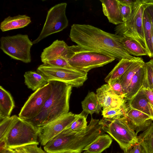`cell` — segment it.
Segmentation results:
<instances>
[{
    "mask_svg": "<svg viewBox=\"0 0 153 153\" xmlns=\"http://www.w3.org/2000/svg\"><path fill=\"white\" fill-rule=\"evenodd\" d=\"M120 36L90 25L79 24L71 26L69 35L72 42L84 48L100 52L120 60L140 59L128 53L119 42Z\"/></svg>",
    "mask_w": 153,
    "mask_h": 153,
    "instance_id": "1",
    "label": "cell"
},
{
    "mask_svg": "<svg viewBox=\"0 0 153 153\" xmlns=\"http://www.w3.org/2000/svg\"><path fill=\"white\" fill-rule=\"evenodd\" d=\"M100 120L91 116L85 129L68 134L60 133L44 146V150L47 153H82L86 146L103 134Z\"/></svg>",
    "mask_w": 153,
    "mask_h": 153,
    "instance_id": "2",
    "label": "cell"
},
{
    "mask_svg": "<svg viewBox=\"0 0 153 153\" xmlns=\"http://www.w3.org/2000/svg\"><path fill=\"white\" fill-rule=\"evenodd\" d=\"M48 82L52 86L50 96L39 114L32 120L28 121L38 127L43 126L69 111L72 86L59 81Z\"/></svg>",
    "mask_w": 153,
    "mask_h": 153,
    "instance_id": "3",
    "label": "cell"
},
{
    "mask_svg": "<svg viewBox=\"0 0 153 153\" xmlns=\"http://www.w3.org/2000/svg\"><path fill=\"white\" fill-rule=\"evenodd\" d=\"M64 57L72 67L87 73L92 69L102 67L116 59L103 53L78 45L69 46Z\"/></svg>",
    "mask_w": 153,
    "mask_h": 153,
    "instance_id": "4",
    "label": "cell"
},
{
    "mask_svg": "<svg viewBox=\"0 0 153 153\" xmlns=\"http://www.w3.org/2000/svg\"><path fill=\"white\" fill-rule=\"evenodd\" d=\"M126 113L112 118H103L100 120L103 131L114 139L123 151L128 150L138 142L137 134L131 127Z\"/></svg>",
    "mask_w": 153,
    "mask_h": 153,
    "instance_id": "5",
    "label": "cell"
},
{
    "mask_svg": "<svg viewBox=\"0 0 153 153\" xmlns=\"http://www.w3.org/2000/svg\"><path fill=\"white\" fill-rule=\"evenodd\" d=\"M42 129V127L18 117L4 140L5 146L15 149L30 144L39 145L37 139Z\"/></svg>",
    "mask_w": 153,
    "mask_h": 153,
    "instance_id": "6",
    "label": "cell"
},
{
    "mask_svg": "<svg viewBox=\"0 0 153 153\" xmlns=\"http://www.w3.org/2000/svg\"><path fill=\"white\" fill-rule=\"evenodd\" d=\"M144 9L142 0H136L130 16L126 22L116 26L114 31L117 35L131 38L138 42L146 49L148 53L143 24Z\"/></svg>",
    "mask_w": 153,
    "mask_h": 153,
    "instance_id": "7",
    "label": "cell"
},
{
    "mask_svg": "<svg viewBox=\"0 0 153 153\" xmlns=\"http://www.w3.org/2000/svg\"><path fill=\"white\" fill-rule=\"evenodd\" d=\"M0 41V49L11 58L25 63L30 62V50L33 44L27 35L2 36Z\"/></svg>",
    "mask_w": 153,
    "mask_h": 153,
    "instance_id": "8",
    "label": "cell"
},
{
    "mask_svg": "<svg viewBox=\"0 0 153 153\" xmlns=\"http://www.w3.org/2000/svg\"><path fill=\"white\" fill-rule=\"evenodd\" d=\"M37 72L42 75L48 82L52 81L63 82L72 87L82 86L87 79V74L79 70L59 68L43 64L37 68Z\"/></svg>",
    "mask_w": 153,
    "mask_h": 153,
    "instance_id": "9",
    "label": "cell"
},
{
    "mask_svg": "<svg viewBox=\"0 0 153 153\" xmlns=\"http://www.w3.org/2000/svg\"><path fill=\"white\" fill-rule=\"evenodd\" d=\"M67 4L62 3L51 7L48 11L45 23L39 36L33 41L37 43L48 36L62 30L68 25L66 15Z\"/></svg>",
    "mask_w": 153,
    "mask_h": 153,
    "instance_id": "10",
    "label": "cell"
},
{
    "mask_svg": "<svg viewBox=\"0 0 153 153\" xmlns=\"http://www.w3.org/2000/svg\"><path fill=\"white\" fill-rule=\"evenodd\" d=\"M52 91V85L49 82L36 91L29 97L21 108L18 117L27 121L34 119L41 112Z\"/></svg>",
    "mask_w": 153,
    "mask_h": 153,
    "instance_id": "11",
    "label": "cell"
},
{
    "mask_svg": "<svg viewBox=\"0 0 153 153\" xmlns=\"http://www.w3.org/2000/svg\"><path fill=\"white\" fill-rule=\"evenodd\" d=\"M76 117V114L68 112L42 127V131L39 137L41 144L44 146L48 142L62 132Z\"/></svg>",
    "mask_w": 153,
    "mask_h": 153,
    "instance_id": "12",
    "label": "cell"
},
{
    "mask_svg": "<svg viewBox=\"0 0 153 153\" xmlns=\"http://www.w3.org/2000/svg\"><path fill=\"white\" fill-rule=\"evenodd\" d=\"M96 95L103 110L120 108L124 105L126 100L124 98L116 95L107 83L102 85L96 91Z\"/></svg>",
    "mask_w": 153,
    "mask_h": 153,
    "instance_id": "13",
    "label": "cell"
},
{
    "mask_svg": "<svg viewBox=\"0 0 153 153\" xmlns=\"http://www.w3.org/2000/svg\"><path fill=\"white\" fill-rule=\"evenodd\" d=\"M126 116L131 127L137 134L140 131L146 130L153 121L148 115L137 110L128 107Z\"/></svg>",
    "mask_w": 153,
    "mask_h": 153,
    "instance_id": "14",
    "label": "cell"
},
{
    "mask_svg": "<svg viewBox=\"0 0 153 153\" xmlns=\"http://www.w3.org/2000/svg\"><path fill=\"white\" fill-rule=\"evenodd\" d=\"M127 104L128 108L137 110L145 113L150 116L153 121V106L148 99L142 87L138 92L128 100Z\"/></svg>",
    "mask_w": 153,
    "mask_h": 153,
    "instance_id": "15",
    "label": "cell"
},
{
    "mask_svg": "<svg viewBox=\"0 0 153 153\" xmlns=\"http://www.w3.org/2000/svg\"><path fill=\"white\" fill-rule=\"evenodd\" d=\"M68 46L63 40L57 39L54 41L50 45L43 50L41 55L42 62L44 63L60 57H64Z\"/></svg>",
    "mask_w": 153,
    "mask_h": 153,
    "instance_id": "16",
    "label": "cell"
},
{
    "mask_svg": "<svg viewBox=\"0 0 153 153\" xmlns=\"http://www.w3.org/2000/svg\"><path fill=\"white\" fill-rule=\"evenodd\" d=\"M102 11L109 22L115 25L123 22L121 14L119 3L118 0H100Z\"/></svg>",
    "mask_w": 153,
    "mask_h": 153,
    "instance_id": "17",
    "label": "cell"
},
{
    "mask_svg": "<svg viewBox=\"0 0 153 153\" xmlns=\"http://www.w3.org/2000/svg\"><path fill=\"white\" fill-rule=\"evenodd\" d=\"M31 22L30 18L25 15L9 16L1 22L0 28L2 32H4L24 27Z\"/></svg>",
    "mask_w": 153,
    "mask_h": 153,
    "instance_id": "18",
    "label": "cell"
},
{
    "mask_svg": "<svg viewBox=\"0 0 153 153\" xmlns=\"http://www.w3.org/2000/svg\"><path fill=\"white\" fill-rule=\"evenodd\" d=\"M112 142V139L108 134L99 135L83 149L87 153H101L109 148Z\"/></svg>",
    "mask_w": 153,
    "mask_h": 153,
    "instance_id": "19",
    "label": "cell"
},
{
    "mask_svg": "<svg viewBox=\"0 0 153 153\" xmlns=\"http://www.w3.org/2000/svg\"><path fill=\"white\" fill-rule=\"evenodd\" d=\"M15 107L11 95L2 86H0V120L10 116Z\"/></svg>",
    "mask_w": 153,
    "mask_h": 153,
    "instance_id": "20",
    "label": "cell"
},
{
    "mask_svg": "<svg viewBox=\"0 0 153 153\" xmlns=\"http://www.w3.org/2000/svg\"><path fill=\"white\" fill-rule=\"evenodd\" d=\"M144 65L137 72L131 79L125 95L124 98L126 101L130 100L142 87L145 78Z\"/></svg>",
    "mask_w": 153,
    "mask_h": 153,
    "instance_id": "21",
    "label": "cell"
},
{
    "mask_svg": "<svg viewBox=\"0 0 153 153\" xmlns=\"http://www.w3.org/2000/svg\"><path fill=\"white\" fill-rule=\"evenodd\" d=\"M119 41L130 55L136 56H148L146 49L134 39L126 36H121Z\"/></svg>",
    "mask_w": 153,
    "mask_h": 153,
    "instance_id": "22",
    "label": "cell"
},
{
    "mask_svg": "<svg viewBox=\"0 0 153 153\" xmlns=\"http://www.w3.org/2000/svg\"><path fill=\"white\" fill-rule=\"evenodd\" d=\"M24 76L25 85L33 91H35L48 83L45 77L37 72L27 71L25 73Z\"/></svg>",
    "mask_w": 153,
    "mask_h": 153,
    "instance_id": "23",
    "label": "cell"
},
{
    "mask_svg": "<svg viewBox=\"0 0 153 153\" xmlns=\"http://www.w3.org/2000/svg\"><path fill=\"white\" fill-rule=\"evenodd\" d=\"M83 111L91 116L94 113L99 114L101 107L98 100L96 94L93 92H89L84 99L82 102Z\"/></svg>",
    "mask_w": 153,
    "mask_h": 153,
    "instance_id": "24",
    "label": "cell"
},
{
    "mask_svg": "<svg viewBox=\"0 0 153 153\" xmlns=\"http://www.w3.org/2000/svg\"><path fill=\"white\" fill-rule=\"evenodd\" d=\"M137 60H131L125 58L120 59L105 77L104 79L105 82L109 84L113 80L119 79L130 66Z\"/></svg>",
    "mask_w": 153,
    "mask_h": 153,
    "instance_id": "25",
    "label": "cell"
},
{
    "mask_svg": "<svg viewBox=\"0 0 153 153\" xmlns=\"http://www.w3.org/2000/svg\"><path fill=\"white\" fill-rule=\"evenodd\" d=\"M145 63L143 59L141 58L133 63L119 78L125 95L132 78L140 69L144 65Z\"/></svg>",
    "mask_w": 153,
    "mask_h": 153,
    "instance_id": "26",
    "label": "cell"
},
{
    "mask_svg": "<svg viewBox=\"0 0 153 153\" xmlns=\"http://www.w3.org/2000/svg\"><path fill=\"white\" fill-rule=\"evenodd\" d=\"M138 142L146 153H153V123L137 136Z\"/></svg>",
    "mask_w": 153,
    "mask_h": 153,
    "instance_id": "27",
    "label": "cell"
},
{
    "mask_svg": "<svg viewBox=\"0 0 153 153\" xmlns=\"http://www.w3.org/2000/svg\"><path fill=\"white\" fill-rule=\"evenodd\" d=\"M143 24L145 38L148 49V56L151 58L153 57V51L152 42V23L150 18L145 9L143 13Z\"/></svg>",
    "mask_w": 153,
    "mask_h": 153,
    "instance_id": "28",
    "label": "cell"
},
{
    "mask_svg": "<svg viewBox=\"0 0 153 153\" xmlns=\"http://www.w3.org/2000/svg\"><path fill=\"white\" fill-rule=\"evenodd\" d=\"M82 111L79 114H76V118L61 133L68 134L85 129L88 126L87 116Z\"/></svg>",
    "mask_w": 153,
    "mask_h": 153,
    "instance_id": "29",
    "label": "cell"
},
{
    "mask_svg": "<svg viewBox=\"0 0 153 153\" xmlns=\"http://www.w3.org/2000/svg\"><path fill=\"white\" fill-rule=\"evenodd\" d=\"M19 117L13 115L0 120V143L4 140Z\"/></svg>",
    "mask_w": 153,
    "mask_h": 153,
    "instance_id": "30",
    "label": "cell"
},
{
    "mask_svg": "<svg viewBox=\"0 0 153 153\" xmlns=\"http://www.w3.org/2000/svg\"><path fill=\"white\" fill-rule=\"evenodd\" d=\"M144 81L153 91V59L145 63Z\"/></svg>",
    "mask_w": 153,
    "mask_h": 153,
    "instance_id": "31",
    "label": "cell"
},
{
    "mask_svg": "<svg viewBox=\"0 0 153 153\" xmlns=\"http://www.w3.org/2000/svg\"><path fill=\"white\" fill-rule=\"evenodd\" d=\"M126 103L120 108H112L102 111V115L103 118H112L118 116L125 114L127 110Z\"/></svg>",
    "mask_w": 153,
    "mask_h": 153,
    "instance_id": "32",
    "label": "cell"
},
{
    "mask_svg": "<svg viewBox=\"0 0 153 153\" xmlns=\"http://www.w3.org/2000/svg\"><path fill=\"white\" fill-rule=\"evenodd\" d=\"M44 64L59 68L78 70L72 67L69 64L67 60L64 57L62 56L59 57L53 60L47 61Z\"/></svg>",
    "mask_w": 153,
    "mask_h": 153,
    "instance_id": "33",
    "label": "cell"
},
{
    "mask_svg": "<svg viewBox=\"0 0 153 153\" xmlns=\"http://www.w3.org/2000/svg\"><path fill=\"white\" fill-rule=\"evenodd\" d=\"M37 144H30L14 149L16 153H47Z\"/></svg>",
    "mask_w": 153,
    "mask_h": 153,
    "instance_id": "34",
    "label": "cell"
},
{
    "mask_svg": "<svg viewBox=\"0 0 153 153\" xmlns=\"http://www.w3.org/2000/svg\"><path fill=\"white\" fill-rule=\"evenodd\" d=\"M108 84L116 95L120 97L124 98V92L119 79H114Z\"/></svg>",
    "mask_w": 153,
    "mask_h": 153,
    "instance_id": "35",
    "label": "cell"
},
{
    "mask_svg": "<svg viewBox=\"0 0 153 153\" xmlns=\"http://www.w3.org/2000/svg\"><path fill=\"white\" fill-rule=\"evenodd\" d=\"M119 3L123 20V22H125L131 16L133 8H132L129 6L121 4Z\"/></svg>",
    "mask_w": 153,
    "mask_h": 153,
    "instance_id": "36",
    "label": "cell"
},
{
    "mask_svg": "<svg viewBox=\"0 0 153 153\" xmlns=\"http://www.w3.org/2000/svg\"><path fill=\"white\" fill-rule=\"evenodd\" d=\"M145 10L147 13L153 25V0H142Z\"/></svg>",
    "mask_w": 153,
    "mask_h": 153,
    "instance_id": "37",
    "label": "cell"
},
{
    "mask_svg": "<svg viewBox=\"0 0 153 153\" xmlns=\"http://www.w3.org/2000/svg\"><path fill=\"white\" fill-rule=\"evenodd\" d=\"M142 87L148 99L151 104L153 106V91L148 86L144 81Z\"/></svg>",
    "mask_w": 153,
    "mask_h": 153,
    "instance_id": "38",
    "label": "cell"
},
{
    "mask_svg": "<svg viewBox=\"0 0 153 153\" xmlns=\"http://www.w3.org/2000/svg\"><path fill=\"white\" fill-rule=\"evenodd\" d=\"M128 153H146L143 147L137 143L128 150Z\"/></svg>",
    "mask_w": 153,
    "mask_h": 153,
    "instance_id": "39",
    "label": "cell"
},
{
    "mask_svg": "<svg viewBox=\"0 0 153 153\" xmlns=\"http://www.w3.org/2000/svg\"><path fill=\"white\" fill-rule=\"evenodd\" d=\"M119 2L122 4L126 5L133 8L136 0H118Z\"/></svg>",
    "mask_w": 153,
    "mask_h": 153,
    "instance_id": "40",
    "label": "cell"
},
{
    "mask_svg": "<svg viewBox=\"0 0 153 153\" xmlns=\"http://www.w3.org/2000/svg\"><path fill=\"white\" fill-rule=\"evenodd\" d=\"M0 153H16L14 149L6 147H0Z\"/></svg>",
    "mask_w": 153,
    "mask_h": 153,
    "instance_id": "41",
    "label": "cell"
},
{
    "mask_svg": "<svg viewBox=\"0 0 153 153\" xmlns=\"http://www.w3.org/2000/svg\"><path fill=\"white\" fill-rule=\"evenodd\" d=\"M152 47L153 51V25L152 24Z\"/></svg>",
    "mask_w": 153,
    "mask_h": 153,
    "instance_id": "42",
    "label": "cell"
},
{
    "mask_svg": "<svg viewBox=\"0 0 153 153\" xmlns=\"http://www.w3.org/2000/svg\"><path fill=\"white\" fill-rule=\"evenodd\" d=\"M122 153H128V150L124 151Z\"/></svg>",
    "mask_w": 153,
    "mask_h": 153,
    "instance_id": "43",
    "label": "cell"
},
{
    "mask_svg": "<svg viewBox=\"0 0 153 153\" xmlns=\"http://www.w3.org/2000/svg\"><path fill=\"white\" fill-rule=\"evenodd\" d=\"M87 153V152H86L85 151L83 152L82 153Z\"/></svg>",
    "mask_w": 153,
    "mask_h": 153,
    "instance_id": "44",
    "label": "cell"
}]
</instances>
